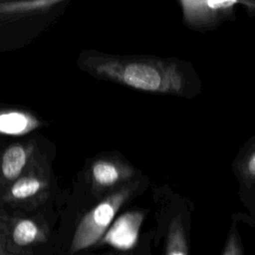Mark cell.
<instances>
[{
    "instance_id": "1",
    "label": "cell",
    "mask_w": 255,
    "mask_h": 255,
    "mask_svg": "<svg viewBox=\"0 0 255 255\" xmlns=\"http://www.w3.org/2000/svg\"><path fill=\"white\" fill-rule=\"evenodd\" d=\"M95 71L106 78L148 92H176L181 78L172 67L142 61L105 60L94 65Z\"/></svg>"
},
{
    "instance_id": "2",
    "label": "cell",
    "mask_w": 255,
    "mask_h": 255,
    "mask_svg": "<svg viewBox=\"0 0 255 255\" xmlns=\"http://www.w3.org/2000/svg\"><path fill=\"white\" fill-rule=\"evenodd\" d=\"M129 193L130 189L128 188H122L114 192L82 218L72 239L71 253L86 249L103 237L117 212L128 198Z\"/></svg>"
},
{
    "instance_id": "3",
    "label": "cell",
    "mask_w": 255,
    "mask_h": 255,
    "mask_svg": "<svg viewBox=\"0 0 255 255\" xmlns=\"http://www.w3.org/2000/svg\"><path fill=\"white\" fill-rule=\"evenodd\" d=\"M187 23L203 26L215 22L237 4V1H180Z\"/></svg>"
},
{
    "instance_id": "4",
    "label": "cell",
    "mask_w": 255,
    "mask_h": 255,
    "mask_svg": "<svg viewBox=\"0 0 255 255\" xmlns=\"http://www.w3.org/2000/svg\"><path fill=\"white\" fill-rule=\"evenodd\" d=\"M142 218V214L138 211L125 213L116 220L103 241L119 249L132 247L137 240Z\"/></svg>"
},
{
    "instance_id": "5",
    "label": "cell",
    "mask_w": 255,
    "mask_h": 255,
    "mask_svg": "<svg viewBox=\"0 0 255 255\" xmlns=\"http://www.w3.org/2000/svg\"><path fill=\"white\" fill-rule=\"evenodd\" d=\"M37 126V121L29 114L11 111L0 114V133L18 135L30 131Z\"/></svg>"
},
{
    "instance_id": "6",
    "label": "cell",
    "mask_w": 255,
    "mask_h": 255,
    "mask_svg": "<svg viewBox=\"0 0 255 255\" xmlns=\"http://www.w3.org/2000/svg\"><path fill=\"white\" fill-rule=\"evenodd\" d=\"M10 235L13 243L19 247H26L45 240L44 233L39 226L30 219L18 220L11 229Z\"/></svg>"
},
{
    "instance_id": "7",
    "label": "cell",
    "mask_w": 255,
    "mask_h": 255,
    "mask_svg": "<svg viewBox=\"0 0 255 255\" xmlns=\"http://www.w3.org/2000/svg\"><path fill=\"white\" fill-rule=\"evenodd\" d=\"M27 162V150L20 144L9 146L3 153L1 171L5 178L14 179L20 175Z\"/></svg>"
},
{
    "instance_id": "8",
    "label": "cell",
    "mask_w": 255,
    "mask_h": 255,
    "mask_svg": "<svg viewBox=\"0 0 255 255\" xmlns=\"http://www.w3.org/2000/svg\"><path fill=\"white\" fill-rule=\"evenodd\" d=\"M165 255H187L185 233L178 219H174L169 225Z\"/></svg>"
},
{
    "instance_id": "9",
    "label": "cell",
    "mask_w": 255,
    "mask_h": 255,
    "mask_svg": "<svg viewBox=\"0 0 255 255\" xmlns=\"http://www.w3.org/2000/svg\"><path fill=\"white\" fill-rule=\"evenodd\" d=\"M92 175L94 181L100 186H111L121 177L118 166L107 160H98L92 166Z\"/></svg>"
},
{
    "instance_id": "10",
    "label": "cell",
    "mask_w": 255,
    "mask_h": 255,
    "mask_svg": "<svg viewBox=\"0 0 255 255\" xmlns=\"http://www.w3.org/2000/svg\"><path fill=\"white\" fill-rule=\"evenodd\" d=\"M59 3H60L59 0H31V1L0 3V14L25 13V12L44 10L54 5H57Z\"/></svg>"
},
{
    "instance_id": "11",
    "label": "cell",
    "mask_w": 255,
    "mask_h": 255,
    "mask_svg": "<svg viewBox=\"0 0 255 255\" xmlns=\"http://www.w3.org/2000/svg\"><path fill=\"white\" fill-rule=\"evenodd\" d=\"M42 188V182L33 176L18 179L11 187L10 194L15 199H26L36 195Z\"/></svg>"
},
{
    "instance_id": "12",
    "label": "cell",
    "mask_w": 255,
    "mask_h": 255,
    "mask_svg": "<svg viewBox=\"0 0 255 255\" xmlns=\"http://www.w3.org/2000/svg\"><path fill=\"white\" fill-rule=\"evenodd\" d=\"M222 255H242L240 240L236 232L232 231L229 234Z\"/></svg>"
},
{
    "instance_id": "13",
    "label": "cell",
    "mask_w": 255,
    "mask_h": 255,
    "mask_svg": "<svg viewBox=\"0 0 255 255\" xmlns=\"http://www.w3.org/2000/svg\"><path fill=\"white\" fill-rule=\"evenodd\" d=\"M242 170L247 178H255V149L246 158Z\"/></svg>"
},
{
    "instance_id": "14",
    "label": "cell",
    "mask_w": 255,
    "mask_h": 255,
    "mask_svg": "<svg viewBox=\"0 0 255 255\" xmlns=\"http://www.w3.org/2000/svg\"><path fill=\"white\" fill-rule=\"evenodd\" d=\"M0 255H17L10 251L7 242V230L0 222Z\"/></svg>"
}]
</instances>
